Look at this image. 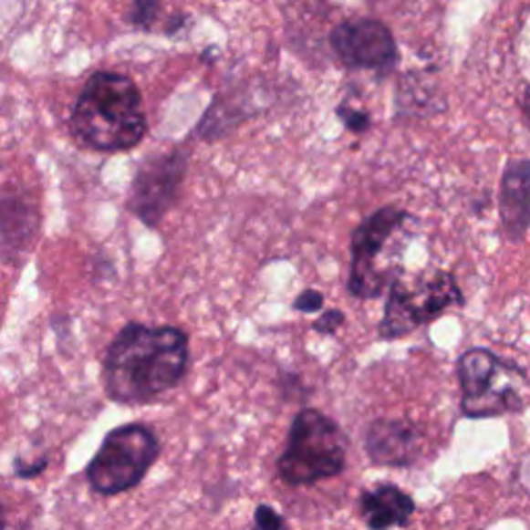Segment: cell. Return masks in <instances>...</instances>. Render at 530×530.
<instances>
[{"instance_id": "8992f818", "label": "cell", "mask_w": 530, "mask_h": 530, "mask_svg": "<svg viewBox=\"0 0 530 530\" xmlns=\"http://www.w3.org/2000/svg\"><path fill=\"white\" fill-rule=\"evenodd\" d=\"M462 303V290L450 272H435L414 286L394 280L388 293L383 319L379 321V336L383 340L409 336L417 327L440 317L445 309Z\"/></svg>"}, {"instance_id": "6da1fadb", "label": "cell", "mask_w": 530, "mask_h": 530, "mask_svg": "<svg viewBox=\"0 0 530 530\" xmlns=\"http://www.w3.org/2000/svg\"><path fill=\"white\" fill-rule=\"evenodd\" d=\"M189 365V338L179 327L127 324L104 357L102 381L114 402L148 404L174 390Z\"/></svg>"}, {"instance_id": "8fae6325", "label": "cell", "mask_w": 530, "mask_h": 530, "mask_svg": "<svg viewBox=\"0 0 530 530\" xmlns=\"http://www.w3.org/2000/svg\"><path fill=\"white\" fill-rule=\"evenodd\" d=\"M499 218L508 241L520 243L530 228V160H510L499 184Z\"/></svg>"}, {"instance_id": "30bf717a", "label": "cell", "mask_w": 530, "mask_h": 530, "mask_svg": "<svg viewBox=\"0 0 530 530\" xmlns=\"http://www.w3.org/2000/svg\"><path fill=\"white\" fill-rule=\"evenodd\" d=\"M365 450L375 464L410 466L419 458L421 435L402 419H378L365 433Z\"/></svg>"}, {"instance_id": "2e32d148", "label": "cell", "mask_w": 530, "mask_h": 530, "mask_svg": "<svg viewBox=\"0 0 530 530\" xmlns=\"http://www.w3.org/2000/svg\"><path fill=\"white\" fill-rule=\"evenodd\" d=\"M342 326H344V313L334 309V311H327V313L321 315V317L313 324V329L319 334H334L336 329L342 327Z\"/></svg>"}, {"instance_id": "ac0fdd59", "label": "cell", "mask_w": 530, "mask_h": 530, "mask_svg": "<svg viewBox=\"0 0 530 530\" xmlns=\"http://www.w3.org/2000/svg\"><path fill=\"white\" fill-rule=\"evenodd\" d=\"M520 109H522V114H525V120L530 125V86H526L525 94H522L520 98Z\"/></svg>"}, {"instance_id": "3957f363", "label": "cell", "mask_w": 530, "mask_h": 530, "mask_svg": "<svg viewBox=\"0 0 530 530\" xmlns=\"http://www.w3.org/2000/svg\"><path fill=\"white\" fill-rule=\"evenodd\" d=\"M348 440L338 422L315 409H305L290 427L278 474L288 485H313L347 468Z\"/></svg>"}, {"instance_id": "9a60e30c", "label": "cell", "mask_w": 530, "mask_h": 530, "mask_svg": "<svg viewBox=\"0 0 530 530\" xmlns=\"http://www.w3.org/2000/svg\"><path fill=\"white\" fill-rule=\"evenodd\" d=\"M321 307H324V295L311 288L298 295L295 301V309L301 313H315V311H319Z\"/></svg>"}, {"instance_id": "52a82bcc", "label": "cell", "mask_w": 530, "mask_h": 530, "mask_svg": "<svg viewBox=\"0 0 530 530\" xmlns=\"http://www.w3.org/2000/svg\"><path fill=\"white\" fill-rule=\"evenodd\" d=\"M409 213L396 205L379 207L360 222L350 238L348 293L357 298H378L391 282L378 267V257L388 247L390 238L404 226Z\"/></svg>"}, {"instance_id": "7c38bea8", "label": "cell", "mask_w": 530, "mask_h": 530, "mask_svg": "<svg viewBox=\"0 0 530 530\" xmlns=\"http://www.w3.org/2000/svg\"><path fill=\"white\" fill-rule=\"evenodd\" d=\"M360 514L371 530L406 526L414 514V502L396 485H378L360 495Z\"/></svg>"}, {"instance_id": "5bb4252c", "label": "cell", "mask_w": 530, "mask_h": 530, "mask_svg": "<svg viewBox=\"0 0 530 530\" xmlns=\"http://www.w3.org/2000/svg\"><path fill=\"white\" fill-rule=\"evenodd\" d=\"M338 114H340V119L344 125H347L350 130H355V133H363L369 127V114L363 110H355V109H347V106H340L338 109Z\"/></svg>"}, {"instance_id": "7a4b0ae2", "label": "cell", "mask_w": 530, "mask_h": 530, "mask_svg": "<svg viewBox=\"0 0 530 530\" xmlns=\"http://www.w3.org/2000/svg\"><path fill=\"white\" fill-rule=\"evenodd\" d=\"M71 129L77 140L98 151H127L148 130L140 88L127 75L98 71L83 86L73 106Z\"/></svg>"}, {"instance_id": "ba28073f", "label": "cell", "mask_w": 530, "mask_h": 530, "mask_svg": "<svg viewBox=\"0 0 530 530\" xmlns=\"http://www.w3.org/2000/svg\"><path fill=\"white\" fill-rule=\"evenodd\" d=\"M187 158L181 150L145 158L130 184L129 207L143 224L156 226L179 197Z\"/></svg>"}, {"instance_id": "e0dca14e", "label": "cell", "mask_w": 530, "mask_h": 530, "mask_svg": "<svg viewBox=\"0 0 530 530\" xmlns=\"http://www.w3.org/2000/svg\"><path fill=\"white\" fill-rule=\"evenodd\" d=\"M160 9L158 3H137L133 5V11L129 15V21L135 23L140 27H148L150 21L153 17V13Z\"/></svg>"}, {"instance_id": "277c9868", "label": "cell", "mask_w": 530, "mask_h": 530, "mask_svg": "<svg viewBox=\"0 0 530 530\" xmlns=\"http://www.w3.org/2000/svg\"><path fill=\"white\" fill-rule=\"evenodd\" d=\"M462 412L471 419L499 417L525 406L526 378L510 360L487 348H471L458 359Z\"/></svg>"}, {"instance_id": "4fadbf2b", "label": "cell", "mask_w": 530, "mask_h": 530, "mask_svg": "<svg viewBox=\"0 0 530 530\" xmlns=\"http://www.w3.org/2000/svg\"><path fill=\"white\" fill-rule=\"evenodd\" d=\"M255 522L259 530H284V518L272 505L261 504L255 510Z\"/></svg>"}, {"instance_id": "9c48e42d", "label": "cell", "mask_w": 530, "mask_h": 530, "mask_svg": "<svg viewBox=\"0 0 530 530\" xmlns=\"http://www.w3.org/2000/svg\"><path fill=\"white\" fill-rule=\"evenodd\" d=\"M329 44L348 68H367L386 75L400 60L394 34L379 19L355 17L334 27Z\"/></svg>"}, {"instance_id": "5b68a950", "label": "cell", "mask_w": 530, "mask_h": 530, "mask_svg": "<svg viewBox=\"0 0 530 530\" xmlns=\"http://www.w3.org/2000/svg\"><path fill=\"white\" fill-rule=\"evenodd\" d=\"M160 445L145 425H122L104 437L88 464L86 476L99 495H117L137 487L156 462Z\"/></svg>"}]
</instances>
